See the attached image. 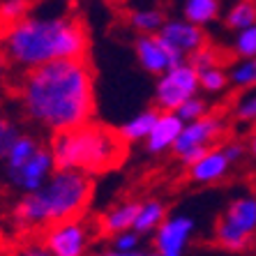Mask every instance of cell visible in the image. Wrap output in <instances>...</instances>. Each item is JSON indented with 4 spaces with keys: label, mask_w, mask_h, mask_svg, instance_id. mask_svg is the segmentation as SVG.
Here are the masks:
<instances>
[{
    "label": "cell",
    "mask_w": 256,
    "mask_h": 256,
    "mask_svg": "<svg viewBox=\"0 0 256 256\" xmlns=\"http://www.w3.org/2000/svg\"><path fill=\"white\" fill-rule=\"evenodd\" d=\"M92 198V178L76 171H58L32 194L18 196L7 220L16 233H35L84 217Z\"/></svg>",
    "instance_id": "3957f363"
},
{
    "label": "cell",
    "mask_w": 256,
    "mask_h": 256,
    "mask_svg": "<svg viewBox=\"0 0 256 256\" xmlns=\"http://www.w3.org/2000/svg\"><path fill=\"white\" fill-rule=\"evenodd\" d=\"M224 132H226L224 116L208 114L203 120H198V122L185 125L178 143H176V148H173V155L190 168L192 164H196L208 150H212L222 141Z\"/></svg>",
    "instance_id": "52a82bcc"
},
{
    "label": "cell",
    "mask_w": 256,
    "mask_h": 256,
    "mask_svg": "<svg viewBox=\"0 0 256 256\" xmlns=\"http://www.w3.org/2000/svg\"><path fill=\"white\" fill-rule=\"evenodd\" d=\"M228 86L242 92L256 90V58L250 60H236L231 67H226Z\"/></svg>",
    "instance_id": "44dd1931"
},
{
    "label": "cell",
    "mask_w": 256,
    "mask_h": 256,
    "mask_svg": "<svg viewBox=\"0 0 256 256\" xmlns=\"http://www.w3.org/2000/svg\"><path fill=\"white\" fill-rule=\"evenodd\" d=\"M214 242L226 252H244L256 242V194L233 196L214 222Z\"/></svg>",
    "instance_id": "8992f818"
},
{
    "label": "cell",
    "mask_w": 256,
    "mask_h": 256,
    "mask_svg": "<svg viewBox=\"0 0 256 256\" xmlns=\"http://www.w3.org/2000/svg\"><path fill=\"white\" fill-rule=\"evenodd\" d=\"M21 134H24V132H21L16 120H12L7 114L0 111V162L5 160V155L10 152V148H12L14 141H16Z\"/></svg>",
    "instance_id": "484cf974"
},
{
    "label": "cell",
    "mask_w": 256,
    "mask_h": 256,
    "mask_svg": "<svg viewBox=\"0 0 256 256\" xmlns=\"http://www.w3.org/2000/svg\"><path fill=\"white\" fill-rule=\"evenodd\" d=\"M32 12V5L24 2V0H2L0 2V30L10 28V26L18 24L24 16Z\"/></svg>",
    "instance_id": "603a6c76"
},
{
    "label": "cell",
    "mask_w": 256,
    "mask_h": 256,
    "mask_svg": "<svg viewBox=\"0 0 256 256\" xmlns=\"http://www.w3.org/2000/svg\"><path fill=\"white\" fill-rule=\"evenodd\" d=\"M130 26L138 35H160V30L166 24V14L160 7H136L130 12Z\"/></svg>",
    "instance_id": "d6986e66"
},
{
    "label": "cell",
    "mask_w": 256,
    "mask_h": 256,
    "mask_svg": "<svg viewBox=\"0 0 256 256\" xmlns=\"http://www.w3.org/2000/svg\"><path fill=\"white\" fill-rule=\"evenodd\" d=\"M208 114H212L210 111V102L206 100V97L196 95V97H192L190 102H185L182 106L176 111V116H178L185 125H192V122H198V120H203Z\"/></svg>",
    "instance_id": "cb8c5ba5"
},
{
    "label": "cell",
    "mask_w": 256,
    "mask_h": 256,
    "mask_svg": "<svg viewBox=\"0 0 256 256\" xmlns=\"http://www.w3.org/2000/svg\"><path fill=\"white\" fill-rule=\"evenodd\" d=\"M222 150L226 152V157L231 160V164L236 166V164H240L244 157V152H247V146L240 141H224L222 143Z\"/></svg>",
    "instance_id": "4dcf8cb0"
},
{
    "label": "cell",
    "mask_w": 256,
    "mask_h": 256,
    "mask_svg": "<svg viewBox=\"0 0 256 256\" xmlns=\"http://www.w3.org/2000/svg\"><path fill=\"white\" fill-rule=\"evenodd\" d=\"M247 150H250V152H252V157H256V130L252 132L250 143H247Z\"/></svg>",
    "instance_id": "d6a6232c"
},
{
    "label": "cell",
    "mask_w": 256,
    "mask_h": 256,
    "mask_svg": "<svg viewBox=\"0 0 256 256\" xmlns=\"http://www.w3.org/2000/svg\"><path fill=\"white\" fill-rule=\"evenodd\" d=\"M51 155L58 171H76L84 176H97L116 168L125 160L127 146L118 132L100 122H88L76 130L51 136Z\"/></svg>",
    "instance_id": "277c9868"
},
{
    "label": "cell",
    "mask_w": 256,
    "mask_h": 256,
    "mask_svg": "<svg viewBox=\"0 0 256 256\" xmlns=\"http://www.w3.org/2000/svg\"><path fill=\"white\" fill-rule=\"evenodd\" d=\"M231 51H233V56H236L238 60L256 58V26L236 32L233 44H231Z\"/></svg>",
    "instance_id": "d4e9b609"
},
{
    "label": "cell",
    "mask_w": 256,
    "mask_h": 256,
    "mask_svg": "<svg viewBox=\"0 0 256 256\" xmlns=\"http://www.w3.org/2000/svg\"><path fill=\"white\" fill-rule=\"evenodd\" d=\"M166 217H168V210H166V206H164V201H160V198L141 201L136 222H134V231H136L141 238H146V236L152 238L157 233V228L166 222Z\"/></svg>",
    "instance_id": "2e32d148"
},
{
    "label": "cell",
    "mask_w": 256,
    "mask_h": 256,
    "mask_svg": "<svg viewBox=\"0 0 256 256\" xmlns=\"http://www.w3.org/2000/svg\"><path fill=\"white\" fill-rule=\"evenodd\" d=\"M0 173L7 187L18 192L21 196L37 192L56 173V162L48 143L24 132L14 141L5 160L0 162Z\"/></svg>",
    "instance_id": "5b68a950"
},
{
    "label": "cell",
    "mask_w": 256,
    "mask_h": 256,
    "mask_svg": "<svg viewBox=\"0 0 256 256\" xmlns=\"http://www.w3.org/2000/svg\"><path fill=\"white\" fill-rule=\"evenodd\" d=\"M90 37L72 12H30L18 24L0 30V58L21 74L62 60H86Z\"/></svg>",
    "instance_id": "7a4b0ae2"
},
{
    "label": "cell",
    "mask_w": 256,
    "mask_h": 256,
    "mask_svg": "<svg viewBox=\"0 0 256 256\" xmlns=\"http://www.w3.org/2000/svg\"><path fill=\"white\" fill-rule=\"evenodd\" d=\"M141 236L136 231H127V233H120V236H114L111 238V250L116 252H136L141 250Z\"/></svg>",
    "instance_id": "f546056e"
},
{
    "label": "cell",
    "mask_w": 256,
    "mask_h": 256,
    "mask_svg": "<svg viewBox=\"0 0 256 256\" xmlns=\"http://www.w3.org/2000/svg\"><path fill=\"white\" fill-rule=\"evenodd\" d=\"M222 16H224V26L233 32L247 30L252 26H256V2H250V0L233 2L222 12Z\"/></svg>",
    "instance_id": "ffe728a7"
},
{
    "label": "cell",
    "mask_w": 256,
    "mask_h": 256,
    "mask_svg": "<svg viewBox=\"0 0 256 256\" xmlns=\"http://www.w3.org/2000/svg\"><path fill=\"white\" fill-rule=\"evenodd\" d=\"M198 88L206 92V95H222L224 90L228 88V74L226 67H212V70L198 72Z\"/></svg>",
    "instance_id": "7402d4cb"
},
{
    "label": "cell",
    "mask_w": 256,
    "mask_h": 256,
    "mask_svg": "<svg viewBox=\"0 0 256 256\" xmlns=\"http://www.w3.org/2000/svg\"><path fill=\"white\" fill-rule=\"evenodd\" d=\"M141 201H122L116 203L100 217V228L104 236H120V233L134 231V222L138 214Z\"/></svg>",
    "instance_id": "9a60e30c"
},
{
    "label": "cell",
    "mask_w": 256,
    "mask_h": 256,
    "mask_svg": "<svg viewBox=\"0 0 256 256\" xmlns=\"http://www.w3.org/2000/svg\"><path fill=\"white\" fill-rule=\"evenodd\" d=\"M182 130H185V122L176 114H160L155 127L150 132L148 141H146V150H148L150 155H164L168 150L173 152Z\"/></svg>",
    "instance_id": "5bb4252c"
},
{
    "label": "cell",
    "mask_w": 256,
    "mask_h": 256,
    "mask_svg": "<svg viewBox=\"0 0 256 256\" xmlns=\"http://www.w3.org/2000/svg\"><path fill=\"white\" fill-rule=\"evenodd\" d=\"M180 12H182V18L187 24L206 30L222 16L224 10H222L220 0H187V2L180 5Z\"/></svg>",
    "instance_id": "e0dca14e"
},
{
    "label": "cell",
    "mask_w": 256,
    "mask_h": 256,
    "mask_svg": "<svg viewBox=\"0 0 256 256\" xmlns=\"http://www.w3.org/2000/svg\"><path fill=\"white\" fill-rule=\"evenodd\" d=\"M134 54H136L138 65L157 78L162 74H166L171 67L185 62V60H180L176 54H171L168 46L157 35H138L134 40Z\"/></svg>",
    "instance_id": "7c38bea8"
},
{
    "label": "cell",
    "mask_w": 256,
    "mask_h": 256,
    "mask_svg": "<svg viewBox=\"0 0 256 256\" xmlns=\"http://www.w3.org/2000/svg\"><path fill=\"white\" fill-rule=\"evenodd\" d=\"M157 116H160L157 108H148V111H141V114H136L134 118L125 120V122L116 130L120 141L125 143V146L148 141L150 132H152V127H155V122H157Z\"/></svg>",
    "instance_id": "ac0fdd59"
},
{
    "label": "cell",
    "mask_w": 256,
    "mask_h": 256,
    "mask_svg": "<svg viewBox=\"0 0 256 256\" xmlns=\"http://www.w3.org/2000/svg\"><path fill=\"white\" fill-rule=\"evenodd\" d=\"M7 256H51V254H48V250L42 244V240L26 238L14 244L12 250L7 252Z\"/></svg>",
    "instance_id": "f1b7e54d"
},
{
    "label": "cell",
    "mask_w": 256,
    "mask_h": 256,
    "mask_svg": "<svg viewBox=\"0 0 256 256\" xmlns=\"http://www.w3.org/2000/svg\"><path fill=\"white\" fill-rule=\"evenodd\" d=\"M90 256H157L152 250H136V252H116V250H111V247H104V250H97V252H92Z\"/></svg>",
    "instance_id": "1f68e13d"
},
{
    "label": "cell",
    "mask_w": 256,
    "mask_h": 256,
    "mask_svg": "<svg viewBox=\"0 0 256 256\" xmlns=\"http://www.w3.org/2000/svg\"><path fill=\"white\" fill-rule=\"evenodd\" d=\"M95 231L86 217L62 222L42 233V244L51 256H90Z\"/></svg>",
    "instance_id": "9c48e42d"
},
{
    "label": "cell",
    "mask_w": 256,
    "mask_h": 256,
    "mask_svg": "<svg viewBox=\"0 0 256 256\" xmlns=\"http://www.w3.org/2000/svg\"><path fill=\"white\" fill-rule=\"evenodd\" d=\"M194 233H196V220L192 214H168L166 222L152 236V252L157 256H185Z\"/></svg>",
    "instance_id": "30bf717a"
},
{
    "label": "cell",
    "mask_w": 256,
    "mask_h": 256,
    "mask_svg": "<svg viewBox=\"0 0 256 256\" xmlns=\"http://www.w3.org/2000/svg\"><path fill=\"white\" fill-rule=\"evenodd\" d=\"M233 114H236V120L242 125H256V90L242 95L236 102Z\"/></svg>",
    "instance_id": "83f0119b"
},
{
    "label": "cell",
    "mask_w": 256,
    "mask_h": 256,
    "mask_svg": "<svg viewBox=\"0 0 256 256\" xmlns=\"http://www.w3.org/2000/svg\"><path fill=\"white\" fill-rule=\"evenodd\" d=\"M194 70H196V74L198 72H206V70H212V67H220L222 65V54H220V48H214V46H206V48H201L198 54H194L190 60H187Z\"/></svg>",
    "instance_id": "4316f807"
},
{
    "label": "cell",
    "mask_w": 256,
    "mask_h": 256,
    "mask_svg": "<svg viewBox=\"0 0 256 256\" xmlns=\"http://www.w3.org/2000/svg\"><path fill=\"white\" fill-rule=\"evenodd\" d=\"M233 164L226 157V152L222 150V146H214L196 164L190 166V180L196 185H212V182H220L222 178H226Z\"/></svg>",
    "instance_id": "4fadbf2b"
},
{
    "label": "cell",
    "mask_w": 256,
    "mask_h": 256,
    "mask_svg": "<svg viewBox=\"0 0 256 256\" xmlns=\"http://www.w3.org/2000/svg\"><path fill=\"white\" fill-rule=\"evenodd\" d=\"M198 74L190 62H180L162 74L155 84V106L160 114H176L185 102L198 95Z\"/></svg>",
    "instance_id": "ba28073f"
},
{
    "label": "cell",
    "mask_w": 256,
    "mask_h": 256,
    "mask_svg": "<svg viewBox=\"0 0 256 256\" xmlns=\"http://www.w3.org/2000/svg\"><path fill=\"white\" fill-rule=\"evenodd\" d=\"M0 72H2V58H0Z\"/></svg>",
    "instance_id": "836d02e7"
},
{
    "label": "cell",
    "mask_w": 256,
    "mask_h": 256,
    "mask_svg": "<svg viewBox=\"0 0 256 256\" xmlns=\"http://www.w3.org/2000/svg\"><path fill=\"white\" fill-rule=\"evenodd\" d=\"M16 100L26 122L56 136L92 122L95 74L88 60L51 62L21 74Z\"/></svg>",
    "instance_id": "6da1fadb"
},
{
    "label": "cell",
    "mask_w": 256,
    "mask_h": 256,
    "mask_svg": "<svg viewBox=\"0 0 256 256\" xmlns=\"http://www.w3.org/2000/svg\"><path fill=\"white\" fill-rule=\"evenodd\" d=\"M157 37L180 60H190L194 54H198L201 48L208 46V32L196 28V26L187 24L182 16L166 18V24H164V28L160 30Z\"/></svg>",
    "instance_id": "8fae6325"
}]
</instances>
